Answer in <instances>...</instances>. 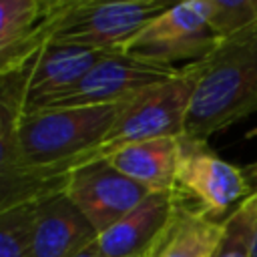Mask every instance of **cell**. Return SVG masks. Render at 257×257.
Returning a JSON list of instances; mask_svg holds the SVG:
<instances>
[{"mask_svg": "<svg viewBox=\"0 0 257 257\" xmlns=\"http://www.w3.org/2000/svg\"><path fill=\"white\" fill-rule=\"evenodd\" d=\"M195 64L199 76L185 122L187 137L207 141L257 112V22L221 38Z\"/></svg>", "mask_w": 257, "mask_h": 257, "instance_id": "cell-1", "label": "cell"}, {"mask_svg": "<svg viewBox=\"0 0 257 257\" xmlns=\"http://www.w3.org/2000/svg\"><path fill=\"white\" fill-rule=\"evenodd\" d=\"M120 104L24 110L18 124L22 153L32 167L70 173L106 139Z\"/></svg>", "mask_w": 257, "mask_h": 257, "instance_id": "cell-2", "label": "cell"}, {"mask_svg": "<svg viewBox=\"0 0 257 257\" xmlns=\"http://www.w3.org/2000/svg\"><path fill=\"white\" fill-rule=\"evenodd\" d=\"M197 76V64L189 62L169 80L153 84L122 102L106 139L86 157V163L106 159L112 151L131 143L183 137Z\"/></svg>", "mask_w": 257, "mask_h": 257, "instance_id": "cell-3", "label": "cell"}, {"mask_svg": "<svg viewBox=\"0 0 257 257\" xmlns=\"http://www.w3.org/2000/svg\"><path fill=\"white\" fill-rule=\"evenodd\" d=\"M34 62L20 72L0 76V213L62 193L68 179L60 169L32 167L22 153L18 124Z\"/></svg>", "mask_w": 257, "mask_h": 257, "instance_id": "cell-4", "label": "cell"}, {"mask_svg": "<svg viewBox=\"0 0 257 257\" xmlns=\"http://www.w3.org/2000/svg\"><path fill=\"white\" fill-rule=\"evenodd\" d=\"M173 195L179 203L225 221L251 195V187L245 173L213 153L207 141L183 135Z\"/></svg>", "mask_w": 257, "mask_h": 257, "instance_id": "cell-5", "label": "cell"}, {"mask_svg": "<svg viewBox=\"0 0 257 257\" xmlns=\"http://www.w3.org/2000/svg\"><path fill=\"white\" fill-rule=\"evenodd\" d=\"M221 38L209 16V0H189L169 6L161 16L137 32L122 48L124 54L175 66L179 60H201Z\"/></svg>", "mask_w": 257, "mask_h": 257, "instance_id": "cell-6", "label": "cell"}, {"mask_svg": "<svg viewBox=\"0 0 257 257\" xmlns=\"http://www.w3.org/2000/svg\"><path fill=\"white\" fill-rule=\"evenodd\" d=\"M167 8V4L157 0H72L52 40L94 50L118 52L137 32H141Z\"/></svg>", "mask_w": 257, "mask_h": 257, "instance_id": "cell-7", "label": "cell"}, {"mask_svg": "<svg viewBox=\"0 0 257 257\" xmlns=\"http://www.w3.org/2000/svg\"><path fill=\"white\" fill-rule=\"evenodd\" d=\"M179 72L177 66L157 64L124 54L122 50L106 54L90 72L66 94L44 108H74L98 104H122L141 90L169 80ZM38 110V108H36Z\"/></svg>", "mask_w": 257, "mask_h": 257, "instance_id": "cell-8", "label": "cell"}, {"mask_svg": "<svg viewBox=\"0 0 257 257\" xmlns=\"http://www.w3.org/2000/svg\"><path fill=\"white\" fill-rule=\"evenodd\" d=\"M72 0H0V76L28 68L54 38Z\"/></svg>", "mask_w": 257, "mask_h": 257, "instance_id": "cell-9", "label": "cell"}, {"mask_svg": "<svg viewBox=\"0 0 257 257\" xmlns=\"http://www.w3.org/2000/svg\"><path fill=\"white\" fill-rule=\"evenodd\" d=\"M64 193L96 233L106 231L151 195V191L124 177L106 159L72 169Z\"/></svg>", "mask_w": 257, "mask_h": 257, "instance_id": "cell-10", "label": "cell"}, {"mask_svg": "<svg viewBox=\"0 0 257 257\" xmlns=\"http://www.w3.org/2000/svg\"><path fill=\"white\" fill-rule=\"evenodd\" d=\"M106 54L110 52L50 40L32 66L24 110L44 108L58 96L72 90Z\"/></svg>", "mask_w": 257, "mask_h": 257, "instance_id": "cell-11", "label": "cell"}, {"mask_svg": "<svg viewBox=\"0 0 257 257\" xmlns=\"http://www.w3.org/2000/svg\"><path fill=\"white\" fill-rule=\"evenodd\" d=\"M96 237L94 227L64 191L36 201L32 257H72L94 243Z\"/></svg>", "mask_w": 257, "mask_h": 257, "instance_id": "cell-12", "label": "cell"}, {"mask_svg": "<svg viewBox=\"0 0 257 257\" xmlns=\"http://www.w3.org/2000/svg\"><path fill=\"white\" fill-rule=\"evenodd\" d=\"M225 233V221L175 199L173 211L143 257H213Z\"/></svg>", "mask_w": 257, "mask_h": 257, "instance_id": "cell-13", "label": "cell"}, {"mask_svg": "<svg viewBox=\"0 0 257 257\" xmlns=\"http://www.w3.org/2000/svg\"><path fill=\"white\" fill-rule=\"evenodd\" d=\"M175 205L173 193H151L131 213L98 233L96 245L102 257H143L157 233L167 223Z\"/></svg>", "mask_w": 257, "mask_h": 257, "instance_id": "cell-14", "label": "cell"}, {"mask_svg": "<svg viewBox=\"0 0 257 257\" xmlns=\"http://www.w3.org/2000/svg\"><path fill=\"white\" fill-rule=\"evenodd\" d=\"M106 161L151 193H173L179 163V137L131 143L112 151Z\"/></svg>", "mask_w": 257, "mask_h": 257, "instance_id": "cell-15", "label": "cell"}, {"mask_svg": "<svg viewBox=\"0 0 257 257\" xmlns=\"http://www.w3.org/2000/svg\"><path fill=\"white\" fill-rule=\"evenodd\" d=\"M34 205H20L0 213V257H32Z\"/></svg>", "mask_w": 257, "mask_h": 257, "instance_id": "cell-16", "label": "cell"}, {"mask_svg": "<svg viewBox=\"0 0 257 257\" xmlns=\"http://www.w3.org/2000/svg\"><path fill=\"white\" fill-rule=\"evenodd\" d=\"M255 227H257V215L243 201L225 219V233L213 257H251Z\"/></svg>", "mask_w": 257, "mask_h": 257, "instance_id": "cell-17", "label": "cell"}, {"mask_svg": "<svg viewBox=\"0 0 257 257\" xmlns=\"http://www.w3.org/2000/svg\"><path fill=\"white\" fill-rule=\"evenodd\" d=\"M211 26L219 38H225L257 22V0H209Z\"/></svg>", "mask_w": 257, "mask_h": 257, "instance_id": "cell-18", "label": "cell"}, {"mask_svg": "<svg viewBox=\"0 0 257 257\" xmlns=\"http://www.w3.org/2000/svg\"><path fill=\"white\" fill-rule=\"evenodd\" d=\"M243 173H245V179H247V183H249V187H251V193L257 191V161H255L251 167H247Z\"/></svg>", "mask_w": 257, "mask_h": 257, "instance_id": "cell-19", "label": "cell"}, {"mask_svg": "<svg viewBox=\"0 0 257 257\" xmlns=\"http://www.w3.org/2000/svg\"><path fill=\"white\" fill-rule=\"evenodd\" d=\"M72 257H102V255H100L98 245H96V241H94V243H90L88 247H84L82 251H78V253L72 255Z\"/></svg>", "mask_w": 257, "mask_h": 257, "instance_id": "cell-20", "label": "cell"}, {"mask_svg": "<svg viewBox=\"0 0 257 257\" xmlns=\"http://www.w3.org/2000/svg\"><path fill=\"white\" fill-rule=\"evenodd\" d=\"M245 203H247V205L253 209V213L257 215V191H253V193H251V195L245 199Z\"/></svg>", "mask_w": 257, "mask_h": 257, "instance_id": "cell-21", "label": "cell"}, {"mask_svg": "<svg viewBox=\"0 0 257 257\" xmlns=\"http://www.w3.org/2000/svg\"><path fill=\"white\" fill-rule=\"evenodd\" d=\"M251 257H257V227L253 233V243H251Z\"/></svg>", "mask_w": 257, "mask_h": 257, "instance_id": "cell-22", "label": "cell"}]
</instances>
